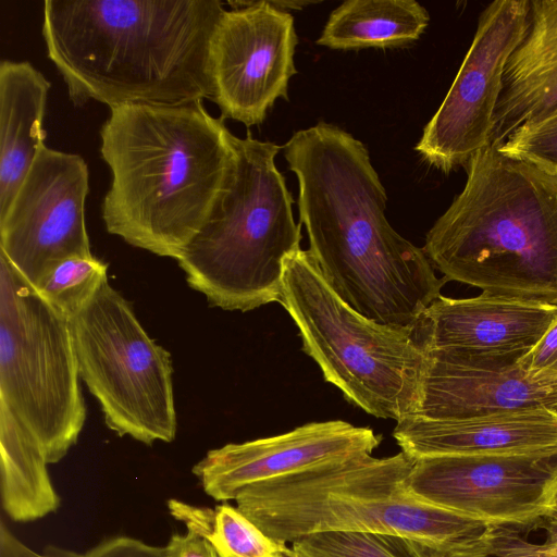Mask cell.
Instances as JSON below:
<instances>
[{
	"label": "cell",
	"instance_id": "2e32d148",
	"mask_svg": "<svg viewBox=\"0 0 557 557\" xmlns=\"http://www.w3.org/2000/svg\"><path fill=\"white\" fill-rule=\"evenodd\" d=\"M557 319V306L481 293L470 298L437 297L416 330L424 349L518 361Z\"/></svg>",
	"mask_w": 557,
	"mask_h": 557
},
{
	"label": "cell",
	"instance_id": "6da1fadb",
	"mask_svg": "<svg viewBox=\"0 0 557 557\" xmlns=\"http://www.w3.org/2000/svg\"><path fill=\"white\" fill-rule=\"evenodd\" d=\"M283 151L298 181L309 252L330 286L376 323L414 327L447 280L387 221L386 191L366 146L319 122L297 131Z\"/></svg>",
	"mask_w": 557,
	"mask_h": 557
},
{
	"label": "cell",
	"instance_id": "277c9868",
	"mask_svg": "<svg viewBox=\"0 0 557 557\" xmlns=\"http://www.w3.org/2000/svg\"><path fill=\"white\" fill-rule=\"evenodd\" d=\"M426 234L434 269L483 294L557 306V174L486 146Z\"/></svg>",
	"mask_w": 557,
	"mask_h": 557
},
{
	"label": "cell",
	"instance_id": "52a82bcc",
	"mask_svg": "<svg viewBox=\"0 0 557 557\" xmlns=\"http://www.w3.org/2000/svg\"><path fill=\"white\" fill-rule=\"evenodd\" d=\"M280 304L299 331L302 350L349 403L396 422L416 413L426 362L416 326L392 327L357 312L309 250L286 260Z\"/></svg>",
	"mask_w": 557,
	"mask_h": 557
},
{
	"label": "cell",
	"instance_id": "f546056e",
	"mask_svg": "<svg viewBox=\"0 0 557 557\" xmlns=\"http://www.w3.org/2000/svg\"><path fill=\"white\" fill-rule=\"evenodd\" d=\"M535 528L546 532V540L539 549L545 557H557V505L552 504L537 521Z\"/></svg>",
	"mask_w": 557,
	"mask_h": 557
},
{
	"label": "cell",
	"instance_id": "4fadbf2b",
	"mask_svg": "<svg viewBox=\"0 0 557 557\" xmlns=\"http://www.w3.org/2000/svg\"><path fill=\"white\" fill-rule=\"evenodd\" d=\"M212 36V101L222 119L261 124L296 74L294 17L269 0L228 2Z\"/></svg>",
	"mask_w": 557,
	"mask_h": 557
},
{
	"label": "cell",
	"instance_id": "7a4b0ae2",
	"mask_svg": "<svg viewBox=\"0 0 557 557\" xmlns=\"http://www.w3.org/2000/svg\"><path fill=\"white\" fill-rule=\"evenodd\" d=\"M224 11L220 0H46L42 37L76 107L212 101Z\"/></svg>",
	"mask_w": 557,
	"mask_h": 557
},
{
	"label": "cell",
	"instance_id": "cb8c5ba5",
	"mask_svg": "<svg viewBox=\"0 0 557 557\" xmlns=\"http://www.w3.org/2000/svg\"><path fill=\"white\" fill-rule=\"evenodd\" d=\"M108 264L94 256L72 257L57 264L35 288L69 319L83 310L108 281Z\"/></svg>",
	"mask_w": 557,
	"mask_h": 557
},
{
	"label": "cell",
	"instance_id": "83f0119b",
	"mask_svg": "<svg viewBox=\"0 0 557 557\" xmlns=\"http://www.w3.org/2000/svg\"><path fill=\"white\" fill-rule=\"evenodd\" d=\"M165 550L166 557H219L206 537L188 530L184 534H173Z\"/></svg>",
	"mask_w": 557,
	"mask_h": 557
},
{
	"label": "cell",
	"instance_id": "e0dca14e",
	"mask_svg": "<svg viewBox=\"0 0 557 557\" xmlns=\"http://www.w3.org/2000/svg\"><path fill=\"white\" fill-rule=\"evenodd\" d=\"M393 436L412 459L441 455H500L557 450V409L535 408L465 419L409 416Z\"/></svg>",
	"mask_w": 557,
	"mask_h": 557
},
{
	"label": "cell",
	"instance_id": "1f68e13d",
	"mask_svg": "<svg viewBox=\"0 0 557 557\" xmlns=\"http://www.w3.org/2000/svg\"><path fill=\"white\" fill-rule=\"evenodd\" d=\"M553 504H556V505H557V490H556V493H555V495H554Z\"/></svg>",
	"mask_w": 557,
	"mask_h": 557
},
{
	"label": "cell",
	"instance_id": "44dd1931",
	"mask_svg": "<svg viewBox=\"0 0 557 557\" xmlns=\"http://www.w3.org/2000/svg\"><path fill=\"white\" fill-rule=\"evenodd\" d=\"M430 14L414 0H348L337 7L317 40L335 50L397 48L417 41Z\"/></svg>",
	"mask_w": 557,
	"mask_h": 557
},
{
	"label": "cell",
	"instance_id": "484cf974",
	"mask_svg": "<svg viewBox=\"0 0 557 557\" xmlns=\"http://www.w3.org/2000/svg\"><path fill=\"white\" fill-rule=\"evenodd\" d=\"M518 362L529 374L557 373V319Z\"/></svg>",
	"mask_w": 557,
	"mask_h": 557
},
{
	"label": "cell",
	"instance_id": "3957f363",
	"mask_svg": "<svg viewBox=\"0 0 557 557\" xmlns=\"http://www.w3.org/2000/svg\"><path fill=\"white\" fill-rule=\"evenodd\" d=\"M223 121L202 101L110 109L100 129L111 171L101 205L107 231L177 260L234 180L235 135Z\"/></svg>",
	"mask_w": 557,
	"mask_h": 557
},
{
	"label": "cell",
	"instance_id": "603a6c76",
	"mask_svg": "<svg viewBox=\"0 0 557 557\" xmlns=\"http://www.w3.org/2000/svg\"><path fill=\"white\" fill-rule=\"evenodd\" d=\"M296 557H437L409 539L388 534L324 532L292 543Z\"/></svg>",
	"mask_w": 557,
	"mask_h": 557
},
{
	"label": "cell",
	"instance_id": "ac0fdd59",
	"mask_svg": "<svg viewBox=\"0 0 557 557\" xmlns=\"http://www.w3.org/2000/svg\"><path fill=\"white\" fill-rule=\"evenodd\" d=\"M557 108V0H530L527 32L505 67L490 146Z\"/></svg>",
	"mask_w": 557,
	"mask_h": 557
},
{
	"label": "cell",
	"instance_id": "7402d4cb",
	"mask_svg": "<svg viewBox=\"0 0 557 557\" xmlns=\"http://www.w3.org/2000/svg\"><path fill=\"white\" fill-rule=\"evenodd\" d=\"M168 509L188 531L206 537L219 557H296L287 542L267 535L230 504L207 507L172 498Z\"/></svg>",
	"mask_w": 557,
	"mask_h": 557
},
{
	"label": "cell",
	"instance_id": "f1b7e54d",
	"mask_svg": "<svg viewBox=\"0 0 557 557\" xmlns=\"http://www.w3.org/2000/svg\"><path fill=\"white\" fill-rule=\"evenodd\" d=\"M78 554L57 550L54 555H40L23 544L4 524L0 525V557H78Z\"/></svg>",
	"mask_w": 557,
	"mask_h": 557
},
{
	"label": "cell",
	"instance_id": "4dcf8cb0",
	"mask_svg": "<svg viewBox=\"0 0 557 557\" xmlns=\"http://www.w3.org/2000/svg\"><path fill=\"white\" fill-rule=\"evenodd\" d=\"M540 545H534L522 541L516 535L504 553L497 557H545L540 553Z\"/></svg>",
	"mask_w": 557,
	"mask_h": 557
},
{
	"label": "cell",
	"instance_id": "d4e9b609",
	"mask_svg": "<svg viewBox=\"0 0 557 557\" xmlns=\"http://www.w3.org/2000/svg\"><path fill=\"white\" fill-rule=\"evenodd\" d=\"M498 149L557 174V108L520 127Z\"/></svg>",
	"mask_w": 557,
	"mask_h": 557
},
{
	"label": "cell",
	"instance_id": "4316f807",
	"mask_svg": "<svg viewBox=\"0 0 557 557\" xmlns=\"http://www.w3.org/2000/svg\"><path fill=\"white\" fill-rule=\"evenodd\" d=\"M78 557H166V550L165 547L151 546L136 539L117 536Z\"/></svg>",
	"mask_w": 557,
	"mask_h": 557
},
{
	"label": "cell",
	"instance_id": "8fae6325",
	"mask_svg": "<svg viewBox=\"0 0 557 557\" xmlns=\"http://www.w3.org/2000/svg\"><path fill=\"white\" fill-rule=\"evenodd\" d=\"M530 0H496L480 14L472 44L416 151L449 173L490 145L505 67L528 28Z\"/></svg>",
	"mask_w": 557,
	"mask_h": 557
},
{
	"label": "cell",
	"instance_id": "9c48e42d",
	"mask_svg": "<svg viewBox=\"0 0 557 557\" xmlns=\"http://www.w3.org/2000/svg\"><path fill=\"white\" fill-rule=\"evenodd\" d=\"M70 324L81 379L107 426L149 446L174 441L171 354L148 335L132 305L107 281Z\"/></svg>",
	"mask_w": 557,
	"mask_h": 557
},
{
	"label": "cell",
	"instance_id": "5bb4252c",
	"mask_svg": "<svg viewBox=\"0 0 557 557\" xmlns=\"http://www.w3.org/2000/svg\"><path fill=\"white\" fill-rule=\"evenodd\" d=\"M381 435L343 420L310 422L289 432L211 449L193 467L207 495L235 500L253 484L354 455H372Z\"/></svg>",
	"mask_w": 557,
	"mask_h": 557
},
{
	"label": "cell",
	"instance_id": "5b68a950",
	"mask_svg": "<svg viewBox=\"0 0 557 557\" xmlns=\"http://www.w3.org/2000/svg\"><path fill=\"white\" fill-rule=\"evenodd\" d=\"M413 459L354 455L243 490L236 507L267 535L284 542L324 532L388 534L437 557L502 553L506 527L422 502L406 490Z\"/></svg>",
	"mask_w": 557,
	"mask_h": 557
},
{
	"label": "cell",
	"instance_id": "d6986e66",
	"mask_svg": "<svg viewBox=\"0 0 557 557\" xmlns=\"http://www.w3.org/2000/svg\"><path fill=\"white\" fill-rule=\"evenodd\" d=\"M50 82L29 62L0 63V214L11 205L45 143Z\"/></svg>",
	"mask_w": 557,
	"mask_h": 557
},
{
	"label": "cell",
	"instance_id": "9a60e30c",
	"mask_svg": "<svg viewBox=\"0 0 557 557\" xmlns=\"http://www.w3.org/2000/svg\"><path fill=\"white\" fill-rule=\"evenodd\" d=\"M535 408L557 409V373L529 374L518 361L426 349L413 416L450 420Z\"/></svg>",
	"mask_w": 557,
	"mask_h": 557
},
{
	"label": "cell",
	"instance_id": "8992f818",
	"mask_svg": "<svg viewBox=\"0 0 557 557\" xmlns=\"http://www.w3.org/2000/svg\"><path fill=\"white\" fill-rule=\"evenodd\" d=\"M234 143L232 185L177 263L211 306L246 312L280 302L285 262L300 249L302 236L275 164L283 147L250 132Z\"/></svg>",
	"mask_w": 557,
	"mask_h": 557
},
{
	"label": "cell",
	"instance_id": "30bf717a",
	"mask_svg": "<svg viewBox=\"0 0 557 557\" xmlns=\"http://www.w3.org/2000/svg\"><path fill=\"white\" fill-rule=\"evenodd\" d=\"M406 490L428 504L500 527L537 523L557 490V450L413 459Z\"/></svg>",
	"mask_w": 557,
	"mask_h": 557
},
{
	"label": "cell",
	"instance_id": "7c38bea8",
	"mask_svg": "<svg viewBox=\"0 0 557 557\" xmlns=\"http://www.w3.org/2000/svg\"><path fill=\"white\" fill-rule=\"evenodd\" d=\"M88 191L85 160L41 144L0 214V255L34 288L61 261L92 256L85 222Z\"/></svg>",
	"mask_w": 557,
	"mask_h": 557
},
{
	"label": "cell",
	"instance_id": "ffe728a7",
	"mask_svg": "<svg viewBox=\"0 0 557 557\" xmlns=\"http://www.w3.org/2000/svg\"><path fill=\"white\" fill-rule=\"evenodd\" d=\"M1 499L16 522L41 519L60 507L41 447L12 411L0 401Z\"/></svg>",
	"mask_w": 557,
	"mask_h": 557
},
{
	"label": "cell",
	"instance_id": "ba28073f",
	"mask_svg": "<svg viewBox=\"0 0 557 557\" xmlns=\"http://www.w3.org/2000/svg\"><path fill=\"white\" fill-rule=\"evenodd\" d=\"M70 319L0 255V401L41 447L66 456L86 421Z\"/></svg>",
	"mask_w": 557,
	"mask_h": 557
}]
</instances>
